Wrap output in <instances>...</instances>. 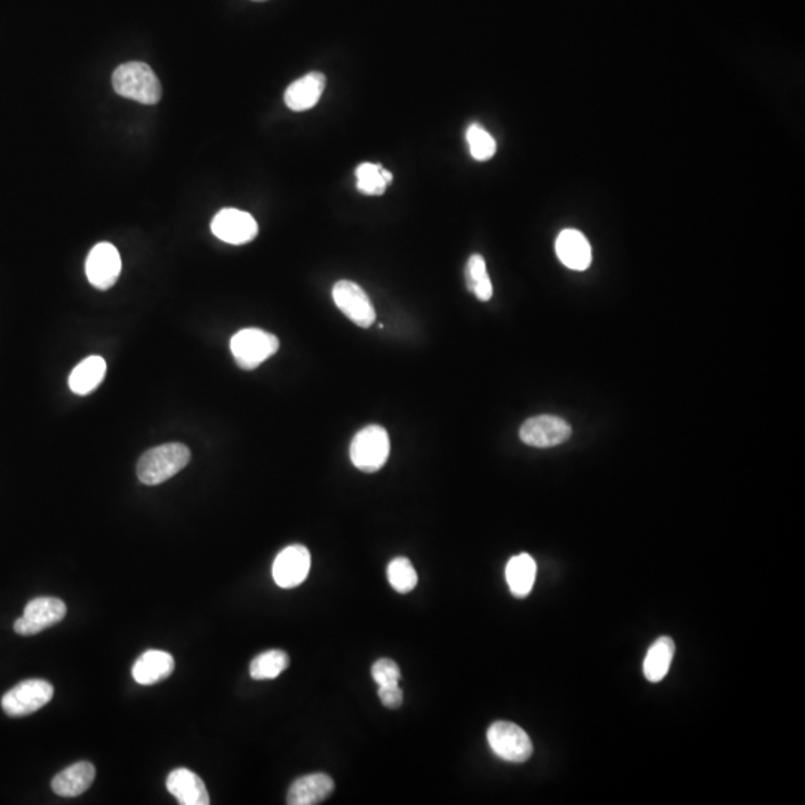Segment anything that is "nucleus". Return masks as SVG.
<instances>
[{"instance_id": "20", "label": "nucleus", "mask_w": 805, "mask_h": 805, "mask_svg": "<svg viewBox=\"0 0 805 805\" xmlns=\"http://www.w3.org/2000/svg\"><path fill=\"white\" fill-rule=\"evenodd\" d=\"M537 564L528 554L516 555L510 558L506 567V580L510 592L515 597L524 598L530 594L536 582Z\"/></svg>"}, {"instance_id": "10", "label": "nucleus", "mask_w": 805, "mask_h": 805, "mask_svg": "<svg viewBox=\"0 0 805 805\" xmlns=\"http://www.w3.org/2000/svg\"><path fill=\"white\" fill-rule=\"evenodd\" d=\"M85 273L90 284L97 290H109L120 278V252L111 243H97L88 254Z\"/></svg>"}, {"instance_id": "25", "label": "nucleus", "mask_w": 805, "mask_h": 805, "mask_svg": "<svg viewBox=\"0 0 805 805\" xmlns=\"http://www.w3.org/2000/svg\"><path fill=\"white\" fill-rule=\"evenodd\" d=\"M381 170V164L361 163L355 170L358 190L367 196H382L387 190L388 184L382 178Z\"/></svg>"}, {"instance_id": "13", "label": "nucleus", "mask_w": 805, "mask_h": 805, "mask_svg": "<svg viewBox=\"0 0 805 805\" xmlns=\"http://www.w3.org/2000/svg\"><path fill=\"white\" fill-rule=\"evenodd\" d=\"M166 788L181 805L211 804L203 780L188 768H176L166 780Z\"/></svg>"}, {"instance_id": "19", "label": "nucleus", "mask_w": 805, "mask_h": 805, "mask_svg": "<svg viewBox=\"0 0 805 805\" xmlns=\"http://www.w3.org/2000/svg\"><path fill=\"white\" fill-rule=\"evenodd\" d=\"M105 375L106 361L99 355H91L75 367L69 378V387L72 393L87 396L102 384Z\"/></svg>"}, {"instance_id": "8", "label": "nucleus", "mask_w": 805, "mask_h": 805, "mask_svg": "<svg viewBox=\"0 0 805 805\" xmlns=\"http://www.w3.org/2000/svg\"><path fill=\"white\" fill-rule=\"evenodd\" d=\"M519 436L525 445L534 448H552L570 439L571 427L567 421L558 416H534L522 424Z\"/></svg>"}, {"instance_id": "23", "label": "nucleus", "mask_w": 805, "mask_h": 805, "mask_svg": "<svg viewBox=\"0 0 805 805\" xmlns=\"http://www.w3.org/2000/svg\"><path fill=\"white\" fill-rule=\"evenodd\" d=\"M467 287L481 302H488L492 297V284L486 272V263L482 255L470 257L466 269Z\"/></svg>"}, {"instance_id": "12", "label": "nucleus", "mask_w": 805, "mask_h": 805, "mask_svg": "<svg viewBox=\"0 0 805 805\" xmlns=\"http://www.w3.org/2000/svg\"><path fill=\"white\" fill-rule=\"evenodd\" d=\"M211 230L220 241L230 245H243L257 238L258 224L248 212L227 208L215 215Z\"/></svg>"}, {"instance_id": "26", "label": "nucleus", "mask_w": 805, "mask_h": 805, "mask_svg": "<svg viewBox=\"0 0 805 805\" xmlns=\"http://www.w3.org/2000/svg\"><path fill=\"white\" fill-rule=\"evenodd\" d=\"M467 142H469L470 154L473 159L486 161L494 157L497 151V144L494 138L482 129L479 124H472L467 130Z\"/></svg>"}, {"instance_id": "18", "label": "nucleus", "mask_w": 805, "mask_h": 805, "mask_svg": "<svg viewBox=\"0 0 805 805\" xmlns=\"http://www.w3.org/2000/svg\"><path fill=\"white\" fill-rule=\"evenodd\" d=\"M94 777H96V768L93 764L85 761L77 762L66 770L60 771L51 782V788L59 797H80L93 785Z\"/></svg>"}, {"instance_id": "7", "label": "nucleus", "mask_w": 805, "mask_h": 805, "mask_svg": "<svg viewBox=\"0 0 805 805\" xmlns=\"http://www.w3.org/2000/svg\"><path fill=\"white\" fill-rule=\"evenodd\" d=\"M68 609L60 598L36 597L27 603L23 616L14 624V631L20 636H35L65 619Z\"/></svg>"}, {"instance_id": "17", "label": "nucleus", "mask_w": 805, "mask_h": 805, "mask_svg": "<svg viewBox=\"0 0 805 805\" xmlns=\"http://www.w3.org/2000/svg\"><path fill=\"white\" fill-rule=\"evenodd\" d=\"M175 670V659L164 650H147L139 656L132 668L133 679L139 685H156L167 679Z\"/></svg>"}, {"instance_id": "30", "label": "nucleus", "mask_w": 805, "mask_h": 805, "mask_svg": "<svg viewBox=\"0 0 805 805\" xmlns=\"http://www.w3.org/2000/svg\"><path fill=\"white\" fill-rule=\"evenodd\" d=\"M255 2H266V0H255Z\"/></svg>"}, {"instance_id": "2", "label": "nucleus", "mask_w": 805, "mask_h": 805, "mask_svg": "<svg viewBox=\"0 0 805 805\" xmlns=\"http://www.w3.org/2000/svg\"><path fill=\"white\" fill-rule=\"evenodd\" d=\"M112 85L115 93L144 105H156L161 99L159 78L147 63L130 62L118 66L112 75Z\"/></svg>"}, {"instance_id": "3", "label": "nucleus", "mask_w": 805, "mask_h": 805, "mask_svg": "<svg viewBox=\"0 0 805 805\" xmlns=\"http://www.w3.org/2000/svg\"><path fill=\"white\" fill-rule=\"evenodd\" d=\"M390 436L381 425H367L358 431L352 439V464L364 473H375L381 470L390 457Z\"/></svg>"}, {"instance_id": "1", "label": "nucleus", "mask_w": 805, "mask_h": 805, "mask_svg": "<svg viewBox=\"0 0 805 805\" xmlns=\"http://www.w3.org/2000/svg\"><path fill=\"white\" fill-rule=\"evenodd\" d=\"M191 452L182 443H166L145 452L139 458L136 473L145 485H160L178 475L190 463Z\"/></svg>"}, {"instance_id": "24", "label": "nucleus", "mask_w": 805, "mask_h": 805, "mask_svg": "<svg viewBox=\"0 0 805 805\" xmlns=\"http://www.w3.org/2000/svg\"><path fill=\"white\" fill-rule=\"evenodd\" d=\"M388 582L399 594H409L418 585V573L407 558L399 557L388 564Z\"/></svg>"}, {"instance_id": "22", "label": "nucleus", "mask_w": 805, "mask_h": 805, "mask_svg": "<svg viewBox=\"0 0 805 805\" xmlns=\"http://www.w3.org/2000/svg\"><path fill=\"white\" fill-rule=\"evenodd\" d=\"M290 665V656L284 650H267L252 659L249 674L254 680H272L281 676Z\"/></svg>"}, {"instance_id": "21", "label": "nucleus", "mask_w": 805, "mask_h": 805, "mask_svg": "<svg viewBox=\"0 0 805 805\" xmlns=\"http://www.w3.org/2000/svg\"><path fill=\"white\" fill-rule=\"evenodd\" d=\"M676 644L671 637H661L647 650L643 662V673L649 682L658 683L667 676L673 662Z\"/></svg>"}, {"instance_id": "11", "label": "nucleus", "mask_w": 805, "mask_h": 805, "mask_svg": "<svg viewBox=\"0 0 805 805\" xmlns=\"http://www.w3.org/2000/svg\"><path fill=\"white\" fill-rule=\"evenodd\" d=\"M309 571H311V552L302 545H291L279 552L272 567L276 585L284 589L302 585L308 579Z\"/></svg>"}, {"instance_id": "4", "label": "nucleus", "mask_w": 805, "mask_h": 805, "mask_svg": "<svg viewBox=\"0 0 805 805\" xmlns=\"http://www.w3.org/2000/svg\"><path fill=\"white\" fill-rule=\"evenodd\" d=\"M230 349L241 369L254 370L278 352L279 340L260 328H245L232 337Z\"/></svg>"}, {"instance_id": "27", "label": "nucleus", "mask_w": 805, "mask_h": 805, "mask_svg": "<svg viewBox=\"0 0 805 805\" xmlns=\"http://www.w3.org/2000/svg\"><path fill=\"white\" fill-rule=\"evenodd\" d=\"M372 677L378 686L399 685L402 671L393 659L381 658L373 664Z\"/></svg>"}, {"instance_id": "28", "label": "nucleus", "mask_w": 805, "mask_h": 805, "mask_svg": "<svg viewBox=\"0 0 805 805\" xmlns=\"http://www.w3.org/2000/svg\"><path fill=\"white\" fill-rule=\"evenodd\" d=\"M378 697L387 709H399L403 704V691L399 685L379 686Z\"/></svg>"}, {"instance_id": "5", "label": "nucleus", "mask_w": 805, "mask_h": 805, "mask_svg": "<svg viewBox=\"0 0 805 805\" xmlns=\"http://www.w3.org/2000/svg\"><path fill=\"white\" fill-rule=\"evenodd\" d=\"M54 697L50 682L42 679H27L9 689L2 697V709L11 718H23L47 706Z\"/></svg>"}, {"instance_id": "6", "label": "nucleus", "mask_w": 805, "mask_h": 805, "mask_svg": "<svg viewBox=\"0 0 805 805\" xmlns=\"http://www.w3.org/2000/svg\"><path fill=\"white\" fill-rule=\"evenodd\" d=\"M486 737L492 752L503 761L522 764L533 755V743L527 732L512 722H495L489 726Z\"/></svg>"}, {"instance_id": "16", "label": "nucleus", "mask_w": 805, "mask_h": 805, "mask_svg": "<svg viewBox=\"0 0 805 805\" xmlns=\"http://www.w3.org/2000/svg\"><path fill=\"white\" fill-rule=\"evenodd\" d=\"M325 75L321 72H311L300 80L294 81L285 91V105L294 112L308 111L320 102L324 93Z\"/></svg>"}, {"instance_id": "9", "label": "nucleus", "mask_w": 805, "mask_h": 805, "mask_svg": "<svg viewBox=\"0 0 805 805\" xmlns=\"http://www.w3.org/2000/svg\"><path fill=\"white\" fill-rule=\"evenodd\" d=\"M333 299L337 308L354 324L361 328L372 327L376 321V311L366 291L351 281H339L333 288Z\"/></svg>"}, {"instance_id": "15", "label": "nucleus", "mask_w": 805, "mask_h": 805, "mask_svg": "<svg viewBox=\"0 0 805 805\" xmlns=\"http://www.w3.org/2000/svg\"><path fill=\"white\" fill-rule=\"evenodd\" d=\"M558 258L565 267L571 270L588 269L592 261V249L588 239L577 230H563L555 243Z\"/></svg>"}, {"instance_id": "14", "label": "nucleus", "mask_w": 805, "mask_h": 805, "mask_svg": "<svg viewBox=\"0 0 805 805\" xmlns=\"http://www.w3.org/2000/svg\"><path fill=\"white\" fill-rule=\"evenodd\" d=\"M334 792V782L322 773L300 777L291 785L287 795L290 805H317L324 803Z\"/></svg>"}, {"instance_id": "29", "label": "nucleus", "mask_w": 805, "mask_h": 805, "mask_svg": "<svg viewBox=\"0 0 805 805\" xmlns=\"http://www.w3.org/2000/svg\"><path fill=\"white\" fill-rule=\"evenodd\" d=\"M381 173H382V178H384L385 181H387V184H390V182H393V173L388 172V170L384 169V167H382Z\"/></svg>"}]
</instances>
